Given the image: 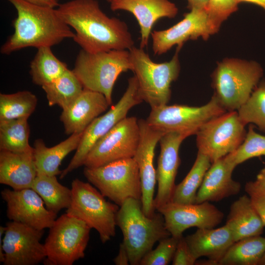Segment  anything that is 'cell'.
Here are the masks:
<instances>
[{
    "instance_id": "7bdbcfd3",
    "label": "cell",
    "mask_w": 265,
    "mask_h": 265,
    "mask_svg": "<svg viewBox=\"0 0 265 265\" xmlns=\"http://www.w3.org/2000/svg\"><path fill=\"white\" fill-rule=\"evenodd\" d=\"M255 182L265 191V167L258 174Z\"/></svg>"
},
{
    "instance_id": "836d02e7",
    "label": "cell",
    "mask_w": 265,
    "mask_h": 265,
    "mask_svg": "<svg viewBox=\"0 0 265 265\" xmlns=\"http://www.w3.org/2000/svg\"><path fill=\"white\" fill-rule=\"evenodd\" d=\"M241 121L246 126L249 123L257 126L265 132V80L259 82L251 95L237 110Z\"/></svg>"
},
{
    "instance_id": "277c9868",
    "label": "cell",
    "mask_w": 265,
    "mask_h": 265,
    "mask_svg": "<svg viewBox=\"0 0 265 265\" xmlns=\"http://www.w3.org/2000/svg\"><path fill=\"white\" fill-rule=\"evenodd\" d=\"M263 76L255 61L226 58L211 75L214 95L227 111L238 110L251 95Z\"/></svg>"
},
{
    "instance_id": "8992f818",
    "label": "cell",
    "mask_w": 265,
    "mask_h": 265,
    "mask_svg": "<svg viewBox=\"0 0 265 265\" xmlns=\"http://www.w3.org/2000/svg\"><path fill=\"white\" fill-rule=\"evenodd\" d=\"M132 69L129 50L89 53L81 49L72 70L84 89L103 94L111 105L113 87L118 77Z\"/></svg>"
},
{
    "instance_id": "ffe728a7",
    "label": "cell",
    "mask_w": 265,
    "mask_h": 265,
    "mask_svg": "<svg viewBox=\"0 0 265 265\" xmlns=\"http://www.w3.org/2000/svg\"><path fill=\"white\" fill-rule=\"evenodd\" d=\"M110 5L112 11H126L135 17L140 28V48L142 49L148 45L154 24L161 18H174L178 13L177 6L170 0H112Z\"/></svg>"
},
{
    "instance_id": "4fadbf2b",
    "label": "cell",
    "mask_w": 265,
    "mask_h": 265,
    "mask_svg": "<svg viewBox=\"0 0 265 265\" xmlns=\"http://www.w3.org/2000/svg\"><path fill=\"white\" fill-rule=\"evenodd\" d=\"M140 139L138 120L126 117L99 139L87 154L83 165L97 167L119 160L132 158Z\"/></svg>"
},
{
    "instance_id": "cb8c5ba5",
    "label": "cell",
    "mask_w": 265,
    "mask_h": 265,
    "mask_svg": "<svg viewBox=\"0 0 265 265\" xmlns=\"http://www.w3.org/2000/svg\"><path fill=\"white\" fill-rule=\"evenodd\" d=\"M36 176L33 148L19 153L0 150V184L14 190L31 188Z\"/></svg>"
},
{
    "instance_id": "4316f807",
    "label": "cell",
    "mask_w": 265,
    "mask_h": 265,
    "mask_svg": "<svg viewBox=\"0 0 265 265\" xmlns=\"http://www.w3.org/2000/svg\"><path fill=\"white\" fill-rule=\"evenodd\" d=\"M265 252V238L261 235L234 242L219 261L218 265H259Z\"/></svg>"
},
{
    "instance_id": "9a60e30c",
    "label": "cell",
    "mask_w": 265,
    "mask_h": 265,
    "mask_svg": "<svg viewBox=\"0 0 265 265\" xmlns=\"http://www.w3.org/2000/svg\"><path fill=\"white\" fill-rule=\"evenodd\" d=\"M164 219L165 227L171 236L183 237L190 228H213L222 221V212L210 202L184 204L170 202L157 210Z\"/></svg>"
},
{
    "instance_id": "9c48e42d",
    "label": "cell",
    "mask_w": 265,
    "mask_h": 265,
    "mask_svg": "<svg viewBox=\"0 0 265 265\" xmlns=\"http://www.w3.org/2000/svg\"><path fill=\"white\" fill-rule=\"evenodd\" d=\"M83 174L105 197L119 207L129 198L141 199L139 169L133 158L97 167H85Z\"/></svg>"
},
{
    "instance_id": "b9f144b4",
    "label": "cell",
    "mask_w": 265,
    "mask_h": 265,
    "mask_svg": "<svg viewBox=\"0 0 265 265\" xmlns=\"http://www.w3.org/2000/svg\"><path fill=\"white\" fill-rule=\"evenodd\" d=\"M187 8L190 10L193 9H205L209 0H186Z\"/></svg>"
},
{
    "instance_id": "2e32d148",
    "label": "cell",
    "mask_w": 265,
    "mask_h": 265,
    "mask_svg": "<svg viewBox=\"0 0 265 265\" xmlns=\"http://www.w3.org/2000/svg\"><path fill=\"white\" fill-rule=\"evenodd\" d=\"M0 194L6 204V215L10 221L44 230L50 228L56 219L57 214L48 210L42 198L31 188H5Z\"/></svg>"
},
{
    "instance_id": "3957f363",
    "label": "cell",
    "mask_w": 265,
    "mask_h": 265,
    "mask_svg": "<svg viewBox=\"0 0 265 265\" xmlns=\"http://www.w3.org/2000/svg\"><path fill=\"white\" fill-rule=\"evenodd\" d=\"M116 225L123 236V243L129 254L130 265H138L154 244L171 236L159 212L152 217L144 212L141 200L130 198L119 207Z\"/></svg>"
},
{
    "instance_id": "e575fe53",
    "label": "cell",
    "mask_w": 265,
    "mask_h": 265,
    "mask_svg": "<svg viewBox=\"0 0 265 265\" xmlns=\"http://www.w3.org/2000/svg\"><path fill=\"white\" fill-rule=\"evenodd\" d=\"M250 124L242 143L234 152L226 156L236 166L250 159L265 156V136L257 133Z\"/></svg>"
},
{
    "instance_id": "74e56055",
    "label": "cell",
    "mask_w": 265,
    "mask_h": 265,
    "mask_svg": "<svg viewBox=\"0 0 265 265\" xmlns=\"http://www.w3.org/2000/svg\"><path fill=\"white\" fill-rule=\"evenodd\" d=\"M245 190L265 226V191L255 181L246 183Z\"/></svg>"
},
{
    "instance_id": "6da1fadb",
    "label": "cell",
    "mask_w": 265,
    "mask_h": 265,
    "mask_svg": "<svg viewBox=\"0 0 265 265\" xmlns=\"http://www.w3.org/2000/svg\"><path fill=\"white\" fill-rule=\"evenodd\" d=\"M61 18L75 30L74 41L89 53L130 50L134 46L126 23L105 13L97 0H71L56 8Z\"/></svg>"
},
{
    "instance_id": "8fae6325",
    "label": "cell",
    "mask_w": 265,
    "mask_h": 265,
    "mask_svg": "<svg viewBox=\"0 0 265 265\" xmlns=\"http://www.w3.org/2000/svg\"><path fill=\"white\" fill-rule=\"evenodd\" d=\"M245 125L237 110L226 111L203 125L196 134L198 152L212 163L234 152L244 141Z\"/></svg>"
},
{
    "instance_id": "f6af8a7d",
    "label": "cell",
    "mask_w": 265,
    "mask_h": 265,
    "mask_svg": "<svg viewBox=\"0 0 265 265\" xmlns=\"http://www.w3.org/2000/svg\"><path fill=\"white\" fill-rule=\"evenodd\" d=\"M6 230L5 226H0V262L3 263L4 260V254L2 249V236L4 234Z\"/></svg>"
},
{
    "instance_id": "f1b7e54d",
    "label": "cell",
    "mask_w": 265,
    "mask_h": 265,
    "mask_svg": "<svg viewBox=\"0 0 265 265\" xmlns=\"http://www.w3.org/2000/svg\"><path fill=\"white\" fill-rule=\"evenodd\" d=\"M31 188L42 198L46 208L56 214L71 204V188L59 183L56 176L37 175Z\"/></svg>"
},
{
    "instance_id": "1f68e13d",
    "label": "cell",
    "mask_w": 265,
    "mask_h": 265,
    "mask_svg": "<svg viewBox=\"0 0 265 265\" xmlns=\"http://www.w3.org/2000/svg\"><path fill=\"white\" fill-rule=\"evenodd\" d=\"M28 118L0 120V150L19 153L33 148L29 144Z\"/></svg>"
},
{
    "instance_id": "8d00e7d4",
    "label": "cell",
    "mask_w": 265,
    "mask_h": 265,
    "mask_svg": "<svg viewBox=\"0 0 265 265\" xmlns=\"http://www.w3.org/2000/svg\"><path fill=\"white\" fill-rule=\"evenodd\" d=\"M179 239L171 236L161 239L155 249H152L142 258L139 265H168L172 261Z\"/></svg>"
},
{
    "instance_id": "7402d4cb",
    "label": "cell",
    "mask_w": 265,
    "mask_h": 265,
    "mask_svg": "<svg viewBox=\"0 0 265 265\" xmlns=\"http://www.w3.org/2000/svg\"><path fill=\"white\" fill-rule=\"evenodd\" d=\"M236 166L226 156L212 162L197 191L195 203L217 202L239 193L241 185L232 178Z\"/></svg>"
},
{
    "instance_id": "7a4b0ae2",
    "label": "cell",
    "mask_w": 265,
    "mask_h": 265,
    "mask_svg": "<svg viewBox=\"0 0 265 265\" xmlns=\"http://www.w3.org/2000/svg\"><path fill=\"white\" fill-rule=\"evenodd\" d=\"M15 8L14 32L0 48L2 54L27 47L37 49L57 45L75 32L59 16L56 8L42 6L24 0H6Z\"/></svg>"
},
{
    "instance_id": "484cf974",
    "label": "cell",
    "mask_w": 265,
    "mask_h": 265,
    "mask_svg": "<svg viewBox=\"0 0 265 265\" xmlns=\"http://www.w3.org/2000/svg\"><path fill=\"white\" fill-rule=\"evenodd\" d=\"M226 224L231 229L235 242L261 235L265 227L248 195L239 197L231 205Z\"/></svg>"
},
{
    "instance_id": "ac0fdd59",
    "label": "cell",
    "mask_w": 265,
    "mask_h": 265,
    "mask_svg": "<svg viewBox=\"0 0 265 265\" xmlns=\"http://www.w3.org/2000/svg\"><path fill=\"white\" fill-rule=\"evenodd\" d=\"M211 35L212 33L205 9H193L170 27L151 32L153 51L155 55H161L175 45L182 48L189 40L200 37L207 40Z\"/></svg>"
},
{
    "instance_id": "ba28073f",
    "label": "cell",
    "mask_w": 265,
    "mask_h": 265,
    "mask_svg": "<svg viewBox=\"0 0 265 265\" xmlns=\"http://www.w3.org/2000/svg\"><path fill=\"white\" fill-rule=\"evenodd\" d=\"M49 229L44 265H72L84 257L91 228L84 221L66 212Z\"/></svg>"
},
{
    "instance_id": "d6a6232c",
    "label": "cell",
    "mask_w": 265,
    "mask_h": 265,
    "mask_svg": "<svg viewBox=\"0 0 265 265\" xmlns=\"http://www.w3.org/2000/svg\"><path fill=\"white\" fill-rule=\"evenodd\" d=\"M38 100L29 91L0 94V120L28 118L37 106Z\"/></svg>"
},
{
    "instance_id": "7dc6e473",
    "label": "cell",
    "mask_w": 265,
    "mask_h": 265,
    "mask_svg": "<svg viewBox=\"0 0 265 265\" xmlns=\"http://www.w3.org/2000/svg\"><path fill=\"white\" fill-rule=\"evenodd\" d=\"M107 2H110L112 0H106Z\"/></svg>"
},
{
    "instance_id": "ab89813d",
    "label": "cell",
    "mask_w": 265,
    "mask_h": 265,
    "mask_svg": "<svg viewBox=\"0 0 265 265\" xmlns=\"http://www.w3.org/2000/svg\"><path fill=\"white\" fill-rule=\"evenodd\" d=\"M113 262L116 265L130 264L128 253L123 242L120 244L118 254L113 259Z\"/></svg>"
},
{
    "instance_id": "f546056e",
    "label": "cell",
    "mask_w": 265,
    "mask_h": 265,
    "mask_svg": "<svg viewBox=\"0 0 265 265\" xmlns=\"http://www.w3.org/2000/svg\"><path fill=\"white\" fill-rule=\"evenodd\" d=\"M42 88L49 106L57 105L62 110L72 104L84 89L73 70L69 69L59 78Z\"/></svg>"
},
{
    "instance_id": "83f0119b",
    "label": "cell",
    "mask_w": 265,
    "mask_h": 265,
    "mask_svg": "<svg viewBox=\"0 0 265 265\" xmlns=\"http://www.w3.org/2000/svg\"><path fill=\"white\" fill-rule=\"evenodd\" d=\"M68 69L67 64L54 54L50 47H42L30 64V75L33 83L41 87L61 76Z\"/></svg>"
},
{
    "instance_id": "f35d334b",
    "label": "cell",
    "mask_w": 265,
    "mask_h": 265,
    "mask_svg": "<svg viewBox=\"0 0 265 265\" xmlns=\"http://www.w3.org/2000/svg\"><path fill=\"white\" fill-rule=\"evenodd\" d=\"M197 259L190 251L183 236L179 239L175 253L172 260L173 265H193Z\"/></svg>"
},
{
    "instance_id": "4dcf8cb0",
    "label": "cell",
    "mask_w": 265,
    "mask_h": 265,
    "mask_svg": "<svg viewBox=\"0 0 265 265\" xmlns=\"http://www.w3.org/2000/svg\"><path fill=\"white\" fill-rule=\"evenodd\" d=\"M211 164L208 157L198 152L191 169L184 180L176 186L171 202L184 204L195 203L197 191Z\"/></svg>"
},
{
    "instance_id": "5bb4252c",
    "label": "cell",
    "mask_w": 265,
    "mask_h": 265,
    "mask_svg": "<svg viewBox=\"0 0 265 265\" xmlns=\"http://www.w3.org/2000/svg\"><path fill=\"white\" fill-rule=\"evenodd\" d=\"M2 239L4 265H35L47 257L40 240L44 230H39L20 222L10 221L6 224Z\"/></svg>"
},
{
    "instance_id": "60d3db41",
    "label": "cell",
    "mask_w": 265,
    "mask_h": 265,
    "mask_svg": "<svg viewBox=\"0 0 265 265\" xmlns=\"http://www.w3.org/2000/svg\"><path fill=\"white\" fill-rule=\"evenodd\" d=\"M27 2L42 6L52 8L57 7L59 5L57 0H24Z\"/></svg>"
},
{
    "instance_id": "bcb514c9",
    "label": "cell",
    "mask_w": 265,
    "mask_h": 265,
    "mask_svg": "<svg viewBox=\"0 0 265 265\" xmlns=\"http://www.w3.org/2000/svg\"><path fill=\"white\" fill-rule=\"evenodd\" d=\"M259 265H265V252L261 259Z\"/></svg>"
},
{
    "instance_id": "d6986e66",
    "label": "cell",
    "mask_w": 265,
    "mask_h": 265,
    "mask_svg": "<svg viewBox=\"0 0 265 265\" xmlns=\"http://www.w3.org/2000/svg\"><path fill=\"white\" fill-rule=\"evenodd\" d=\"M186 137V134L173 132L164 133L159 141L160 151L156 170L158 190L154 203L156 211L172 201L176 186L175 181L181 161L179 149Z\"/></svg>"
},
{
    "instance_id": "c3c4849f",
    "label": "cell",
    "mask_w": 265,
    "mask_h": 265,
    "mask_svg": "<svg viewBox=\"0 0 265 265\" xmlns=\"http://www.w3.org/2000/svg\"><path fill=\"white\" fill-rule=\"evenodd\" d=\"M57 0L59 1V0Z\"/></svg>"
},
{
    "instance_id": "7c38bea8",
    "label": "cell",
    "mask_w": 265,
    "mask_h": 265,
    "mask_svg": "<svg viewBox=\"0 0 265 265\" xmlns=\"http://www.w3.org/2000/svg\"><path fill=\"white\" fill-rule=\"evenodd\" d=\"M142 102L138 92L137 81L134 76L129 79L126 90L117 103L105 114L94 120L84 131L74 156L66 168L62 171L60 179L83 165L87 154L96 142L125 118L132 107Z\"/></svg>"
},
{
    "instance_id": "e0dca14e",
    "label": "cell",
    "mask_w": 265,
    "mask_h": 265,
    "mask_svg": "<svg viewBox=\"0 0 265 265\" xmlns=\"http://www.w3.org/2000/svg\"><path fill=\"white\" fill-rule=\"evenodd\" d=\"M140 139L133 159L137 164L141 185V203L144 213L149 217L156 213L154 192L157 182L154 158L156 145L164 134L150 126L146 120H138Z\"/></svg>"
},
{
    "instance_id": "44dd1931",
    "label": "cell",
    "mask_w": 265,
    "mask_h": 265,
    "mask_svg": "<svg viewBox=\"0 0 265 265\" xmlns=\"http://www.w3.org/2000/svg\"><path fill=\"white\" fill-rule=\"evenodd\" d=\"M109 106L103 94L83 89L75 101L62 110L60 119L63 124L65 133L71 135L83 132Z\"/></svg>"
},
{
    "instance_id": "5b68a950",
    "label": "cell",
    "mask_w": 265,
    "mask_h": 265,
    "mask_svg": "<svg viewBox=\"0 0 265 265\" xmlns=\"http://www.w3.org/2000/svg\"><path fill=\"white\" fill-rule=\"evenodd\" d=\"M181 49L177 47L172 58L162 63L154 62L144 49L133 46L129 50L138 94L151 108L167 105L170 100L171 83L177 80L181 70Z\"/></svg>"
},
{
    "instance_id": "ee69618b",
    "label": "cell",
    "mask_w": 265,
    "mask_h": 265,
    "mask_svg": "<svg viewBox=\"0 0 265 265\" xmlns=\"http://www.w3.org/2000/svg\"><path fill=\"white\" fill-rule=\"evenodd\" d=\"M239 4L241 2L249 3L257 5L265 10V0H236Z\"/></svg>"
},
{
    "instance_id": "d4e9b609",
    "label": "cell",
    "mask_w": 265,
    "mask_h": 265,
    "mask_svg": "<svg viewBox=\"0 0 265 265\" xmlns=\"http://www.w3.org/2000/svg\"><path fill=\"white\" fill-rule=\"evenodd\" d=\"M83 132L70 135L58 144L48 147L41 139L35 140L33 153L37 175L49 176L61 174L59 166L62 160L71 152L78 148Z\"/></svg>"
},
{
    "instance_id": "603a6c76",
    "label": "cell",
    "mask_w": 265,
    "mask_h": 265,
    "mask_svg": "<svg viewBox=\"0 0 265 265\" xmlns=\"http://www.w3.org/2000/svg\"><path fill=\"white\" fill-rule=\"evenodd\" d=\"M194 257L208 258L207 265L218 263L235 242L233 233L226 224L218 228L198 229L193 234L185 237Z\"/></svg>"
},
{
    "instance_id": "d590c367",
    "label": "cell",
    "mask_w": 265,
    "mask_h": 265,
    "mask_svg": "<svg viewBox=\"0 0 265 265\" xmlns=\"http://www.w3.org/2000/svg\"><path fill=\"white\" fill-rule=\"evenodd\" d=\"M238 4L236 0H208L205 9L212 34L217 33L223 22L237 11Z\"/></svg>"
},
{
    "instance_id": "30bf717a",
    "label": "cell",
    "mask_w": 265,
    "mask_h": 265,
    "mask_svg": "<svg viewBox=\"0 0 265 265\" xmlns=\"http://www.w3.org/2000/svg\"><path fill=\"white\" fill-rule=\"evenodd\" d=\"M226 111L213 95L208 103L200 106L166 105L152 108L146 121L164 133L178 132L188 137L196 134L205 123Z\"/></svg>"
},
{
    "instance_id": "52a82bcc",
    "label": "cell",
    "mask_w": 265,
    "mask_h": 265,
    "mask_svg": "<svg viewBox=\"0 0 265 265\" xmlns=\"http://www.w3.org/2000/svg\"><path fill=\"white\" fill-rule=\"evenodd\" d=\"M71 190L72 200L66 213L95 229L103 243L114 237L120 207L106 201L99 190L78 178L73 180Z\"/></svg>"
}]
</instances>
